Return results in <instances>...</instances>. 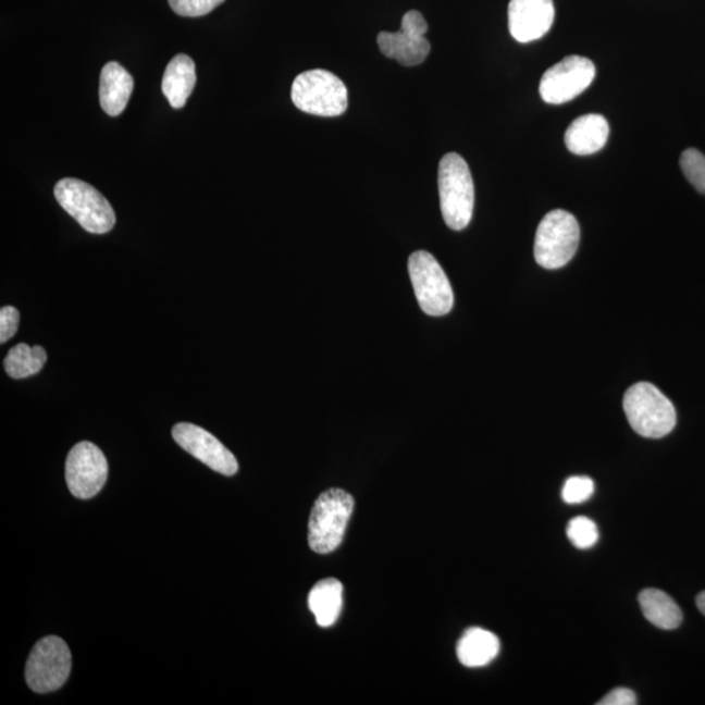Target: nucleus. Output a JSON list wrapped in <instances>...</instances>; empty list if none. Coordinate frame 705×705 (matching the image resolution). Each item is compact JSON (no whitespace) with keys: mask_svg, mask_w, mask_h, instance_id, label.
Listing matches in <instances>:
<instances>
[{"mask_svg":"<svg viewBox=\"0 0 705 705\" xmlns=\"http://www.w3.org/2000/svg\"><path fill=\"white\" fill-rule=\"evenodd\" d=\"M437 189L444 222L453 231H462L472 220L474 183L468 163L460 154L443 156L437 168Z\"/></svg>","mask_w":705,"mask_h":705,"instance_id":"nucleus-1","label":"nucleus"},{"mask_svg":"<svg viewBox=\"0 0 705 705\" xmlns=\"http://www.w3.org/2000/svg\"><path fill=\"white\" fill-rule=\"evenodd\" d=\"M623 409L633 431L650 440H659L676 428L675 405L651 383L640 382L627 389Z\"/></svg>","mask_w":705,"mask_h":705,"instance_id":"nucleus-2","label":"nucleus"},{"mask_svg":"<svg viewBox=\"0 0 705 705\" xmlns=\"http://www.w3.org/2000/svg\"><path fill=\"white\" fill-rule=\"evenodd\" d=\"M352 508L355 499L342 488H330L319 496L309 520V544L313 552L329 554L342 545Z\"/></svg>","mask_w":705,"mask_h":705,"instance_id":"nucleus-3","label":"nucleus"},{"mask_svg":"<svg viewBox=\"0 0 705 705\" xmlns=\"http://www.w3.org/2000/svg\"><path fill=\"white\" fill-rule=\"evenodd\" d=\"M292 101L307 114L338 116L348 109V89L330 71H306L294 78Z\"/></svg>","mask_w":705,"mask_h":705,"instance_id":"nucleus-4","label":"nucleus"},{"mask_svg":"<svg viewBox=\"0 0 705 705\" xmlns=\"http://www.w3.org/2000/svg\"><path fill=\"white\" fill-rule=\"evenodd\" d=\"M59 205L74 218L85 231L94 234L109 233L115 225L113 207L89 183L64 178L54 188Z\"/></svg>","mask_w":705,"mask_h":705,"instance_id":"nucleus-5","label":"nucleus"},{"mask_svg":"<svg viewBox=\"0 0 705 705\" xmlns=\"http://www.w3.org/2000/svg\"><path fill=\"white\" fill-rule=\"evenodd\" d=\"M579 242L578 220L564 209H555L542 219L535 233V261L546 270H558L577 253Z\"/></svg>","mask_w":705,"mask_h":705,"instance_id":"nucleus-6","label":"nucleus"},{"mask_svg":"<svg viewBox=\"0 0 705 705\" xmlns=\"http://www.w3.org/2000/svg\"><path fill=\"white\" fill-rule=\"evenodd\" d=\"M408 272L418 305L430 317H443L453 310L455 297L447 274L428 251H416L408 260Z\"/></svg>","mask_w":705,"mask_h":705,"instance_id":"nucleus-7","label":"nucleus"},{"mask_svg":"<svg viewBox=\"0 0 705 705\" xmlns=\"http://www.w3.org/2000/svg\"><path fill=\"white\" fill-rule=\"evenodd\" d=\"M72 658L69 645L58 636L39 640L25 666L29 688L38 694L57 691L67 681Z\"/></svg>","mask_w":705,"mask_h":705,"instance_id":"nucleus-8","label":"nucleus"},{"mask_svg":"<svg viewBox=\"0 0 705 705\" xmlns=\"http://www.w3.org/2000/svg\"><path fill=\"white\" fill-rule=\"evenodd\" d=\"M596 67L590 59L570 55L561 59L541 77L540 95L546 103L560 104L573 100L590 87Z\"/></svg>","mask_w":705,"mask_h":705,"instance_id":"nucleus-9","label":"nucleus"},{"mask_svg":"<svg viewBox=\"0 0 705 705\" xmlns=\"http://www.w3.org/2000/svg\"><path fill=\"white\" fill-rule=\"evenodd\" d=\"M109 466L102 450L94 443H77L65 460V481L78 499L94 498L107 483Z\"/></svg>","mask_w":705,"mask_h":705,"instance_id":"nucleus-10","label":"nucleus"},{"mask_svg":"<svg viewBox=\"0 0 705 705\" xmlns=\"http://www.w3.org/2000/svg\"><path fill=\"white\" fill-rule=\"evenodd\" d=\"M429 29L421 12L409 11L401 20L398 32H382L378 36V46L387 58L395 59L405 67H413L426 61L431 45L424 37Z\"/></svg>","mask_w":705,"mask_h":705,"instance_id":"nucleus-11","label":"nucleus"},{"mask_svg":"<svg viewBox=\"0 0 705 705\" xmlns=\"http://www.w3.org/2000/svg\"><path fill=\"white\" fill-rule=\"evenodd\" d=\"M172 434L183 449L195 459L205 462L214 472L224 475H234L238 472V461L235 456L207 430L193 423H178L173 428Z\"/></svg>","mask_w":705,"mask_h":705,"instance_id":"nucleus-12","label":"nucleus"},{"mask_svg":"<svg viewBox=\"0 0 705 705\" xmlns=\"http://www.w3.org/2000/svg\"><path fill=\"white\" fill-rule=\"evenodd\" d=\"M555 17L553 0H511L508 28L516 41H535L552 29Z\"/></svg>","mask_w":705,"mask_h":705,"instance_id":"nucleus-13","label":"nucleus"},{"mask_svg":"<svg viewBox=\"0 0 705 705\" xmlns=\"http://www.w3.org/2000/svg\"><path fill=\"white\" fill-rule=\"evenodd\" d=\"M607 137H609V123L605 116L585 114L577 118L567 128L565 143L571 153L588 156L603 149Z\"/></svg>","mask_w":705,"mask_h":705,"instance_id":"nucleus-14","label":"nucleus"},{"mask_svg":"<svg viewBox=\"0 0 705 705\" xmlns=\"http://www.w3.org/2000/svg\"><path fill=\"white\" fill-rule=\"evenodd\" d=\"M134 78L120 63L110 62L102 69L100 102L104 113L116 116L126 109L133 95Z\"/></svg>","mask_w":705,"mask_h":705,"instance_id":"nucleus-15","label":"nucleus"},{"mask_svg":"<svg viewBox=\"0 0 705 705\" xmlns=\"http://www.w3.org/2000/svg\"><path fill=\"white\" fill-rule=\"evenodd\" d=\"M196 84L195 63L186 54L175 55L169 62L162 78V94L170 107L182 109L191 96Z\"/></svg>","mask_w":705,"mask_h":705,"instance_id":"nucleus-16","label":"nucleus"},{"mask_svg":"<svg viewBox=\"0 0 705 705\" xmlns=\"http://www.w3.org/2000/svg\"><path fill=\"white\" fill-rule=\"evenodd\" d=\"M500 642L493 632L472 627L457 643V657L467 668H482L499 655Z\"/></svg>","mask_w":705,"mask_h":705,"instance_id":"nucleus-17","label":"nucleus"},{"mask_svg":"<svg viewBox=\"0 0 705 705\" xmlns=\"http://www.w3.org/2000/svg\"><path fill=\"white\" fill-rule=\"evenodd\" d=\"M343 584L336 579H324L309 593V607L320 627L336 623L343 607Z\"/></svg>","mask_w":705,"mask_h":705,"instance_id":"nucleus-18","label":"nucleus"},{"mask_svg":"<svg viewBox=\"0 0 705 705\" xmlns=\"http://www.w3.org/2000/svg\"><path fill=\"white\" fill-rule=\"evenodd\" d=\"M639 604L646 620L663 630H676L682 623V611L669 594L659 590H645L639 594Z\"/></svg>","mask_w":705,"mask_h":705,"instance_id":"nucleus-19","label":"nucleus"},{"mask_svg":"<svg viewBox=\"0 0 705 705\" xmlns=\"http://www.w3.org/2000/svg\"><path fill=\"white\" fill-rule=\"evenodd\" d=\"M48 361V352L42 346L18 344L13 346L4 359L7 374L13 379H24L37 374Z\"/></svg>","mask_w":705,"mask_h":705,"instance_id":"nucleus-20","label":"nucleus"},{"mask_svg":"<svg viewBox=\"0 0 705 705\" xmlns=\"http://www.w3.org/2000/svg\"><path fill=\"white\" fill-rule=\"evenodd\" d=\"M567 535L574 547L586 551L597 544L598 529L593 520L578 516L568 522Z\"/></svg>","mask_w":705,"mask_h":705,"instance_id":"nucleus-21","label":"nucleus"},{"mask_svg":"<svg viewBox=\"0 0 705 705\" xmlns=\"http://www.w3.org/2000/svg\"><path fill=\"white\" fill-rule=\"evenodd\" d=\"M682 172L695 187L696 191L705 194V156L701 150L690 148L685 149L679 160Z\"/></svg>","mask_w":705,"mask_h":705,"instance_id":"nucleus-22","label":"nucleus"},{"mask_svg":"<svg viewBox=\"0 0 705 705\" xmlns=\"http://www.w3.org/2000/svg\"><path fill=\"white\" fill-rule=\"evenodd\" d=\"M594 493V482L590 477L574 475L570 477L561 490V498L568 505H579L592 498Z\"/></svg>","mask_w":705,"mask_h":705,"instance_id":"nucleus-23","label":"nucleus"},{"mask_svg":"<svg viewBox=\"0 0 705 705\" xmlns=\"http://www.w3.org/2000/svg\"><path fill=\"white\" fill-rule=\"evenodd\" d=\"M225 0H169L176 15L183 17H200L218 9Z\"/></svg>","mask_w":705,"mask_h":705,"instance_id":"nucleus-24","label":"nucleus"},{"mask_svg":"<svg viewBox=\"0 0 705 705\" xmlns=\"http://www.w3.org/2000/svg\"><path fill=\"white\" fill-rule=\"evenodd\" d=\"M20 313L15 307L5 306L0 310V343L9 342L16 335Z\"/></svg>","mask_w":705,"mask_h":705,"instance_id":"nucleus-25","label":"nucleus"},{"mask_svg":"<svg viewBox=\"0 0 705 705\" xmlns=\"http://www.w3.org/2000/svg\"><path fill=\"white\" fill-rule=\"evenodd\" d=\"M598 705H635L638 698L635 692L630 689H616L609 692Z\"/></svg>","mask_w":705,"mask_h":705,"instance_id":"nucleus-26","label":"nucleus"},{"mask_svg":"<svg viewBox=\"0 0 705 705\" xmlns=\"http://www.w3.org/2000/svg\"><path fill=\"white\" fill-rule=\"evenodd\" d=\"M697 609L701 610L705 616V592L698 594L696 598Z\"/></svg>","mask_w":705,"mask_h":705,"instance_id":"nucleus-27","label":"nucleus"}]
</instances>
